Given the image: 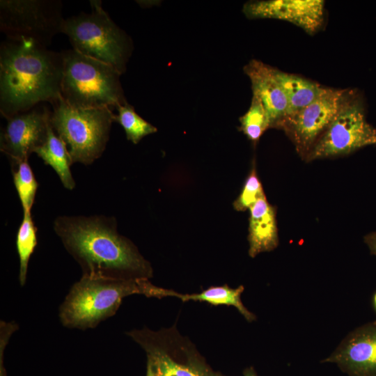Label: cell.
Listing matches in <instances>:
<instances>
[{"mask_svg":"<svg viewBox=\"0 0 376 376\" xmlns=\"http://www.w3.org/2000/svg\"><path fill=\"white\" fill-rule=\"evenodd\" d=\"M243 375L244 376H258L252 367L246 368L244 371Z\"/></svg>","mask_w":376,"mask_h":376,"instance_id":"obj_25","label":"cell"},{"mask_svg":"<svg viewBox=\"0 0 376 376\" xmlns=\"http://www.w3.org/2000/svg\"><path fill=\"white\" fill-rule=\"evenodd\" d=\"M274 73L288 98V116L298 112L311 104L324 88L317 82L276 68H274Z\"/></svg>","mask_w":376,"mask_h":376,"instance_id":"obj_16","label":"cell"},{"mask_svg":"<svg viewBox=\"0 0 376 376\" xmlns=\"http://www.w3.org/2000/svg\"><path fill=\"white\" fill-rule=\"evenodd\" d=\"M90 4V13L65 19L61 33L68 36L72 49L123 74L132 52L131 40L102 8L101 1L92 0Z\"/></svg>","mask_w":376,"mask_h":376,"instance_id":"obj_5","label":"cell"},{"mask_svg":"<svg viewBox=\"0 0 376 376\" xmlns=\"http://www.w3.org/2000/svg\"><path fill=\"white\" fill-rule=\"evenodd\" d=\"M373 305H374V307H375V312H376V292H375L374 295H373ZM376 322V320L375 321Z\"/></svg>","mask_w":376,"mask_h":376,"instance_id":"obj_27","label":"cell"},{"mask_svg":"<svg viewBox=\"0 0 376 376\" xmlns=\"http://www.w3.org/2000/svg\"><path fill=\"white\" fill-rule=\"evenodd\" d=\"M61 97L77 109L116 108L126 102L113 66L70 49L62 51Z\"/></svg>","mask_w":376,"mask_h":376,"instance_id":"obj_4","label":"cell"},{"mask_svg":"<svg viewBox=\"0 0 376 376\" xmlns=\"http://www.w3.org/2000/svg\"><path fill=\"white\" fill-rule=\"evenodd\" d=\"M322 362L337 364L349 376H376V322L353 330Z\"/></svg>","mask_w":376,"mask_h":376,"instance_id":"obj_12","label":"cell"},{"mask_svg":"<svg viewBox=\"0 0 376 376\" xmlns=\"http://www.w3.org/2000/svg\"><path fill=\"white\" fill-rule=\"evenodd\" d=\"M23 219L16 235V248L19 260V282L24 286L26 281L29 262L37 244V228L31 212H23Z\"/></svg>","mask_w":376,"mask_h":376,"instance_id":"obj_19","label":"cell"},{"mask_svg":"<svg viewBox=\"0 0 376 376\" xmlns=\"http://www.w3.org/2000/svg\"><path fill=\"white\" fill-rule=\"evenodd\" d=\"M355 92L324 87L319 96L298 112L285 117L282 128L300 154L307 155L343 105Z\"/></svg>","mask_w":376,"mask_h":376,"instance_id":"obj_10","label":"cell"},{"mask_svg":"<svg viewBox=\"0 0 376 376\" xmlns=\"http://www.w3.org/2000/svg\"><path fill=\"white\" fill-rule=\"evenodd\" d=\"M50 123L65 143L72 164L90 165L103 154L114 113L109 107L77 109L61 96L52 104Z\"/></svg>","mask_w":376,"mask_h":376,"instance_id":"obj_6","label":"cell"},{"mask_svg":"<svg viewBox=\"0 0 376 376\" xmlns=\"http://www.w3.org/2000/svg\"><path fill=\"white\" fill-rule=\"evenodd\" d=\"M249 210V254L253 258L262 252L276 248L278 228L275 210L265 196L257 201Z\"/></svg>","mask_w":376,"mask_h":376,"instance_id":"obj_15","label":"cell"},{"mask_svg":"<svg viewBox=\"0 0 376 376\" xmlns=\"http://www.w3.org/2000/svg\"><path fill=\"white\" fill-rule=\"evenodd\" d=\"M251 83L253 95L263 104L269 117L270 127H278L288 116V98L277 81L274 68L257 60L244 67Z\"/></svg>","mask_w":376,"mask_h":376,"instance_id":"obj_14","label":"cell"},{"mask_svg":"<svg viewBox=\"0 0 376 376\" xmlns=\"http://www.w3.org/2000/svg\"><path fill=\"white\" fill-rule=\"evenodd\" d=\"M13 183L17 192L23 212L31 211L38 189V182L28 159L12 166Z\"/></svg>","mask_w":376,"mask_h":376,"instance_id":"obj_21","label":"cell"},{"mask_svg":"<svg viewBox=\"0 0 376 376\" xmlns=\"http://www.w3.org/2000/svg\"><path fill=\"white\" fill-rule=\"evenodd\" d=\"M146 376H155L151 366L147 363Z\"/></svg>","mask_w":376,"mask_h":376,"instance_id":"obj_26","label":"cell"},{"mask_svg":"<svg viewBox=\"0 0 376 376\" xmlns=\"http://www.w3.org/2000/svg\"><path fill=\"white\" fill-rule=\"evenodd\" d=\"M244 286L237 288H230L227 285L218 287H211L198 294L182 295L178 298L182 301H206L212 305H228L235 307L239 312L249 322L256 320V316L248 311L241 301V294L244 291Z\"/></svg>","mask_w":376,"mask_h":376,"instance_id":"obj_18","label":"cell"},{"mask_svg":"<svg viewBox=\"0 0 376 376\" xmlns=\"http://www.w3.org/2000/svg\"><path fill=\"white\" fill-rule=\"evenodd\" d=\"M54 230L79 265L82 276L118 279H148L150 263L135 245L117 230L113 217L60 216Z\"/></svg>","mask_w":376,"mask_h":376,"instance_id":"obj_1","label":"cell"},{"mask_svg":"<svg viewBox=\"0 0 376 376\" xmlns=\"http://www.w3.org/2000/svg\"><path fill=\"white\" fill-rule=\"evenodd\" d=\"M46 165L50 166L57 173L63 187L72 190L75 181L70 171L72 164L65 143L49 127L46 141L35 152Z\"/></svg>","mask_w":376,"mask_h":376,"instance_id":"obj_17","label":"cell"},{"mask_svg":"<svg viewBox=\"0 0 376 376\" xmlns=\"http://www.w3.org/2000/svg\"><path fill=\"white\" fill-rule=\"evenodd\" d=\"M62 52L31 39L7 40L0 47V112L6 119L61 96Z\"/></svg>","mask_w":376,"mask_h":376,"instance_id":"obj_2","label":"cell"},{"mask_svg":"<svg viewBox=\"0 0 376 376\" xmlns=\"http://www.w3.org/2000/svg\"><path fill=\"white\" fill-rule=\"evenodd\" d=\"M264 196L265 195L262 184L256 170L253 169L247 177L240 196L233 203V207L237 211H244Z\"/></svg>","mask_w":376,"mask_h":376,"instance_id":"obj_23","label":"cell"},{"mask_svg":"<svg viewBox=\"0 0 376 376\" xmlns=\"http://www.w3.org/2000/svg\"><path fill=\"white\" fill-rule=\"evenodd\" d=\"M136 294L158 298L180 295L152 285L148 279L82 276L59 306L60 322L68 329H93L116 314L124 297Z\"/></svg>","mask_w":376,"mask_h":376,"instance_id":"obj_3","label":"cell"},{"mask_svg":"<svg viewBox=\"0 0 376 376\" xmlns=\"http://www.w3.org/2000/svg\"><path fill=\"white\" fill-rule=\"evenodd\" d=\"M364 240L370 253L373 255H376V232L368 234L365 237Z\"/></svg>","mask_w":376,"mask_h":376,"instance_id":"obj_24","label":"cell"},{"mask_svg":"<svg viewBox=\"0 0 376 376\" xmlns=\"http://www.w3.org/2000/svg\"><path fill=\"white\" fill-rule=\"evenodd\" d=\"M51 111L45 107L15 114L6 118L1 132L0 150L10 159L11 166L29 159L47 137Z\"/></svg>","mask_w":376,"mask_h":376,"instance_id":"obj_11","label":"cell"},{"mask_svg":"<svg viewBox=\"0 0 376 376\" xmlns=\"http://www.w3.org/2000/svg\"><path fill=\"white\" fill-rule=\"evenodd\" d=\"M64 20L58 0L0 1V30L8 40L31 39L47 47Z\"/></svg>","mask_w":376,"mask_h":376,"instance_id":"obj_8","label":"cell"},{"mask_svg":"<svg viewBox=\"0 0 376 376\" xmlns=\"http://www.w3.org/2000/svg\"><path fill=\"white\" fill-rule=\"evenodd\" d=\"M240 130L253 142H256L264 132L270 127L268 115L258 97L253 95L247 111L240 117Z\"/></svg>","mask_w":376,"mask_h":376,"instance_id":"obj_22","label":"cell"},{"mask_svg":"<svg viewBox=\"0 0 376 376\" xmlns=\"http://www.w3.org/2000/svg\"><path fill=\"white\" fill-rule=\"evenodd\" d=\"M115 109L118 113H114L113 121L123 127L127 139L133 143L137 144L144 136L157 131L155 126L141 118L127 101Z\"/></svg>","mask_w":376,"mask_h":376,"instance_id":"obj_20","label":"cell"},{"mask_svg":"<svg viewBox=\"0 0 376 376\" xmlns=\"http://www.w3.org/2000/svg\"><path fill=\"white\" fill-rule=\"evenodd\" d=\"M127 334L143 348L155 376H221L173 328L134 329Z\"/></svg>","mask_w":376,"mask_h":376,"instance_id":"obj_7","label":"cell"},{"mask_svg":"<svg viewBox=\"0 0 376 376\" xmlns=\"http://www.w3.org/2000/svg\"><path fill=\"white\" fill-rule=\"evenodd\" d=\"M244 13L250 19L272 18L291 22L309 34L319 31L324 20L322 0H269L248 2Z\"/></svg>","mask_w":376,"mask_h":376,"instance_id":"obj_13","label":"cell"},{"mask_svg":"<svg viewBox=\"0 0 376 376\" xmlns=\"http://www.w3.org/2000/svg\"><path fill=\"white\" fill-rule=\"evenodd\" d=\"M376 143V130L366 120L363 104L354 93L307 155L308 159L348 155Z\"/></svg>","mask_w":376,"mask_h":376,"instance_id":"obj_9","label":"cell"}]
</instances>
